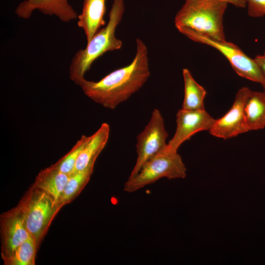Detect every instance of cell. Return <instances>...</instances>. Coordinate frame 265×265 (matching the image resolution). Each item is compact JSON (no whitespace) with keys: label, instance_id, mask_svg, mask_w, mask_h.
Returning a JSON list of instances; mask_svg holds the SVG:
<instances>
[{"label":"cell","instance_id":"obj_1","mask_svg":"<svg viewBox=\"0 0 265 265\" xmlns=\"http://www.w3.org/2000/svg\"><path fill=\"white\" fill-rule=\"evenodd\" d=\"M150 75L147 46L142 40L137 38L135 56L130 64L97 81L84 79L79 85L94 102L113 109L140 89Z\"/></svg>","mask_w":265,"mask_h":265},{"label":"cell","instance_id":"obj_2","mask_svg":"<svg viewBox=\"0 0 265 265\" xmlns=\"http://www.w3.org/2000/svg\"><path fill=\"white\" fill-rule=\"evenodd\" d=\"M124 0H113L106 25L99 29L87 42L84 49H80L74 55L69 67L70 80L76 84L84 78L93 62L107 52L120 49L122 42L115 36V30L124 12Z\"/></svg>","mask_w":265,"mask_h":265},{"label":"cell","instance_id":"obj_3","mask_svg":"<svg viewBox=\"0 0 265 265\" xmlns=\"http://www.w3.org/2000/svg\"><path fill=\"white\" fill-rule=\"evenodd\" d=\"M228 3L221 0H185L174 19L186 28L212 39L225 41L223 17Z\"/></svg>","mask_w":265,"mask_h":265},{"label":"cell","instance_id":"obj_4","mask_svg":"<svg viewBox=\"0 0 265 265\" xmlns=\"http://www.w3.org/2000/svg\"><path fill=\"white\" fill-rule=\"evenodd\" d=\"M186 171L180 155L177 152L168 150L166 146L146 161L135 176L128 178L124 190L133 192L162 178L184 179Z\"/></svg>","mask_w":265,"mask_h":265},{"label":"cell","instance_id":"obj_5","mask_svg":"<svg viewBox=\"0 0 265 265\" xmlns=\"http://www.w3.org/2000/svg\"><path fill=\"white\" fill-rule=\"evenodd\" d=\"M178 30L191 40L208 45L218 50L227 59L238 76L262 84V73L255 59L248 56L235 44L226 40H214L186 28H179Z\"/></svg>","mask_w":265,"mask_h":265},{"label":"cell","instance_id":"obj_6","mask_svg":"<svg viewBox=\"0 0 265 265\" xmlns=\"http://www.w3.org/2000/svg\"><path fill=\"white\" fill-rule=\"evenodd\" d=\"M168 136L160 112L154 109L148 124L137 136V158L129 177L135 176L146 161L166 147Z\"/></svg>","mask_w":265,"mask_h":265},{"label":"cell","instance_id":"obj_7","mask_svg":"<svg viewBox=\"0 0 265 265\" xmlns=\"http://www.w3.org/2000/svg\"><path fill=\"white\" fill-rule=\"evenodd\" d=\"M56 208L53 199L45 191L38 189L21 212L28 232L37 244Z\"/></svg>","mask_w":265,"mask_h":265},{"label":"cell","instance_id":"obj_8","mask_svg":"<svg viewBox=\"0 0 265 265\" xmlns=\"http://www.w3.org/2000/svg\"><path fill=\"white\" fill-rule=\"evenodd\" d=\"M251 91L247 87L238 91L230 110L222 117L215 120L209 130L211 134L226 139L248 132L245 121L244 107Z\"/></svg>","mask_w":265,"mask_h":265},{"label":"cell","instance_id":"obj_9","mask_svg":"<svg viewBox=\"0 0 265 265\" xmlns=\"http://www.w3.org/2000/svg\"><path fill=\"white\" fill-rule=\"evenodd\" d=\"M214 119L205 110H186L182 108L176 114L177 127L173 138L167 144L168 150L177 152L181 145L194 134L209 131Z\"/></svg>","mask_w":265,"mask_h":265},{"label":"cell","instance_id":"obj_10","mask_svg":"<svg viewBox=\"0 0 265 265\" xmlns=\"http://www.w3.org/2000/svg\"><path fill=\"white\" fill-rule=\"evenodd\" d=\"M35 10L45 15H54L65 23L75 20L78 16L68 0H23L17 6L15 12L19 18L27 19Z\"/></svg>","mask_w":265,"mask_h":265},{"label":"cell","instance_id":"obj_11","mask_svg":"<svg viewBox=\"0 0 265 265\" xmlns=\"http://www.w3.org/2000/svg\"><path fill=\"white\" fill-rule=\"evenodd\" d=\"M106 0H83L81 13L78 16V26L84 31L89 42L101 26L105 25Z\"/></svg>","mask_w":265,"mask_h":265},{"label":"cell","instance_id":"obj_12","mask_svg":"<svg viewBox=\"0 0 265 265\" xmlns=\"http://www.w3.org/2000/svg\"><path fill=\"white\" fill-rule=\"evenodd\" d=\"M109 131V125L104 123L95 132L89 136L78 158L73 172L83 170L95 163L107 142Z\"/></svg>","mask_w":265,"mask_h":265},{"label":"cell","instance_id":"obj_13","mask_svg":"<svg viewBox=\"0 0 265 265\" xmlns=\"http://www.w3.org/2000/svg\"><path fill=\"white\" fill-rule=\"evenodd\" d=\"M2 229L5 257L9 255L21 244L31 236L28 232L21 212L9 215Z\"/></svg>","mask_w":265,"mask_h":265},{"label":"cell","instance_id":"obj_14","mask_svg":"<svg viewBox=\"0 0 265 265\" xmlns=\"http://www.w3.org/2000/svg\"><path fill=\"white\" fill-rule=\"evenodd\" d=\"M68 176L53 165L44 170L39 174L35 186L48 194L57 206Z\"/></svg>","mask_w":265,"mask_h":265},{"label":"cell","instance_id":"obj_15","mask_svg":"<svg viewBox=\"0 0 265 265\" xmlns=\"http://www.w3.org/2000/svg\"><path fill=\"white\" fill-rule=\"evenodd\" d=\"M244 113L248 131L265 128V90H251L245 103Z\"/></svg>","mask_w":265,"mask_h":265},{"label":"cell","instance_id":"obj_16","mask_svg":"<svg viewBox=\"0 0 265 265\" xmlns=\"http://www.w3.org/2000/svg\"><path fill=\"white\" fill-rule=\"evenodd\" d=\"M183 76L185 94L182 108L186 110L205 109L204 101L206 91L194 80L188 69H183Z\"/></svg>","mask_w":265,"mask_h":265},{"label":"cell","instance_id":"obj_17","mask_svg":"<svg viewBox=\"0 0 265 265\" xmlns=\"http://www.w3.org/2000/svg\"><path fill=\"white\" fill-rule=\"evenodd\" d=\"M94 165V163H93L85 169L73 172L69 175L58 205L71 200L87 182L93 172Z\"/></svg>","mask_w":265,"mask_h":265},{"label":"cell","instance_id":"obj_18","mask_svg":"<svg viewBox=\"0 0 265 265\" xmlns=\"http://www.w3.org/2000/svg\"><path fill=\"white\" fill-rule=\"evenodd\" d=\"M37 243L30 236L19 245L9 255L5 257L6 263L11 265L34 264Z\"/></svg>","mask_w":265,"mask_h":265},{"label":"cell","instance_id":"obj_19","mask_svg":"<svg viewBox=\"0 0 265 265\" xmlns=\"http://www.w3.org/2000/svg\"><path fill=\"white\" fill-rule=\"evenodd\" d=\"M89 137L82 135L70 151L53 165L60 172L68 176L70 175L74 170L78 158Z\"/></svg>","mask_w":265,"mask_h":265},{"label":"cell","instance_id":"obj_20","mask_svg":"<svg viewBox=\"0 0 265 265\" xmlns=\"http://www.w3.org/2000/svg\"><path fill=\"white\" fill-rule=\"evenodd\" d=\"M248 14L253 18L265 16V0H246Z\"/></svg>","mask_w":265,"mask_h":265},{"label":"cell","instance_id":"obj_21","mask_svg":"<svg viewBox=\"0 0 265 265\" xmlns=\"http://www.w3.org/2000/svg\"><path fill=\"white\" fill-rule=\"evenodd\" d=\"M255 60L258 63L260 69L261 70L262 77H263V82L262 85L263 87H265V55H259L255 57Z\"/></svg>","mask_w":265,"mask_h":265},{"label":"cell","instance_id":"obj_22","mask_svg":"<svg viewBox=\"0 0 265 265\" xmlns=\"http://www.w3.org/2000/svg\"><path fill=\"white\" fill-rule=\"evenodd\" d=\"M236 7L244 8L246 6V0H221Z\"/></svg>","mask_w":265,"mask_h":265},{"label":"cell","instance_id":"obj_23","mask_svg":"<svg viewBox=\"0 0 265 265\" xmlns=\"http://www.w3.org/2000/svg\"><path fill=\"white\" fill-rule=\"evenodd\" d=\"M264 55H265V53H264Z\"/></svg>","mask_w":265,"mask_h":265},{"label":"cell","instance_id":"obj_24","mask_svg":"<svg viewBox=\"0 0 265 265\" xmlns=\"http://www.w3.org/2000/svg\"><path fill=\"white\" fill-rule=\"evenodd\" d=\"M264 89H265V87H264Z\"/></svg>","mask_w":265,"mask_h":265}]
</instances>
